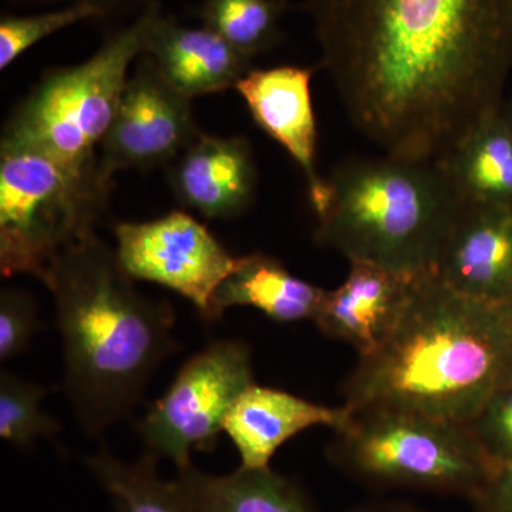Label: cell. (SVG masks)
Listing matches in <instances>:
<instances>
[{
  "label": "cell",
  "instance_id": "cell-17",
  "mask_svg": "<svg viewBox=\"0 0 512 512\" xmlns=\"http://www.w3.org/2000/svg\"><path fill=\"white\" fill-rule=\"evenodd\" d=\"M325 295V289L291 274L272 256H241L215 292L208 320L221 318L235 306H251L276 322L313 320Z\"/></svg>",
  "mask_w": 512,
  "mask_h": 512
},
{
  "label": "cell",
  "instance_id": "cell-24",
  "mask_svg": "<svg viewBox=\"0 0 512 512\" xmlns=\"http://www.w3.org/2000/svg\"><path fill=\"white\" fill-rule=\"evenodd\" d=\"M468 429L495 466L512 463V379L491 394Z\"/></svg>",
  "mask_w": 512,
  "mask_h": 512
},
{
  "label": "cell",
  "instance_id": "cell-20",
  "mask_svg": "<svg viewBox=\"0 0 512 512\" xmlns=\"http://www.w3.org/2000/svg\"><path fill=\"white\" fill-rule=\"evenodd\" d=\"M86 463L110 495L116 512H198L174 481L161 480L157 460L148 454L126 463L109 451H101Z\"/></svg>",
  "mask_w": 512,
  "mask_h": 512
},
{
  "label": "cell",
  "instance_id": "cell-9",
  "mask_svg": "<svg viewBox=\"0 0 512 512\" xmlns=\"http://www.w3.org/2000/svg\"><path fill=\"white\" fill-rule=\"evenodd\" d=\"M114 237L117 258L131 278L177 292L207 320L215 292L239 259L184 211L153 221L119 222Z\"/></svg>",
  "mask_w": 512,
  "mask_h": 512
},
{
  "label": "cell",
  "instance_id": "cell-7",
  "mask_svg": "<svg viewBox=\"0 0 512 512\" xmlns=\"http://www.w3.org/2000/svg\"><path fill=\"white\" fill-rule=\"evenodd\" d=\"M336 434V463L370 484L464 495L474 501L497 467L468 426L421 414L352 412Z\"/></svg>",
  "mask_w": 512,
  "mask_h": 512
},
{
  "label": "cell",
  "instance_id": "cell-13",
  "mask_svg": "<svg viewBox=\"0 0 512 512\" xmlns=\"http://www.w3.org/2000/svg\"><path fill=\"white\" fill-rule=\"evenodd\" d=\"M256 183L254 154L244 137L201 133L171 164L175 197L208 220L242 214L254 201Z\"/></svg>",
  "mask_w": 512,
  "mask_h": 512
},
{
  "label": "cell",
  "instance_id": "cell-29",
  "mask_svg": "<svg viewBox=\"0 0 512 512\" xmlns=\"http://www.w3.org/2000/svg\"><path fill=\"white\" fill-rule=\"evenodd\" d=\"M501 111H503V116L505 121H507V126L510 127L512 133V96L508 100H504L503 107H501Z\"/></svg>",
  "mask_w": 512,
  "mask_h": 512
},
{
  "label": "cell",
  "instance_id": "cell-28",
  "mask_svg": "<svg viewBox=\"0 0 512 512\" xmlns=\"http://www.w3.org/2000/svg\"><path fill=\"white\" fill-rule=\"evenodd\" d=\"M355 512H414L409 510V508L402 507V505H393V504H377V505H369V507L360 508Z\"/></svg>",
  "mask_w": 512,
  "mask_h": 512
},
{
  "label": "cell",
  "instance_id": "cell-11",
  "mask_svg": "<svg viewBox=\"0 0 512 512\" xmlns=\"http://www.w3.org/2000/svg\"><path fill=\"white\" fill-rule=\"evenodd\" d=\"M434 275L477 301H512V210L463 202L437 259Z\"/></svg>",
  "mask_w": 512,
  "mask_h": 512
},
{
  "label": "cell",
  "instance_id": "cell-1",
  "mask_svg": "<svg viewBox=\"0 0 512 512\" xmlns=\"http://www.w3.org/2000/svg\"><path fill=\"white\" fill-rule=\"evenodd\" d=\"M352 126L384 154L440 161L500 110L512 0H306Z\"/></svg>",
  "mask_w": 512,
  "mask_h": 512
},
{
  "label": "cell",
  "instance_id": "cell-25",
  "mask_svg": "<svg viewBox=\"0 0 512 512\" xmlns=\"http://www.w3.org/2000/svg\"><path fill=\"white\" fill-rule=\"evenodd\" d=\"M40 328L37 308L28 293L3 289L0 293V359H13L25 352Z\"/></svg>",
  "mask_w": 512,
  "mask_h": 512
},
{
  "label": "cell",
  "instance_id": "cell-10",
  "mask_svg": "<svg viewBox=\"0 0 512 512\" xmlns=\"http://www.w3.org/2000/svg\"><path fill=\"white\" fill-rule=\"evenodd\" d=\"M192 99L175 90L150 56L141 55L100 144L104 177L128 168L173 164L202 133Z\"/></svg>",
  "mask_w": 512,
  "mask_h": 512
},
{
  "label": "cell",
  "instance_id": "cell-3",
  "mask_svg": "<svg viewBox=\"0 0 512 512\" xmlns=\"http://www.w3.org/2000/svg\"><path fill=\"white\" fill-rule=\"evenodd\" d=\"M42 282L56 302L64 392L84 431L99 436L140 402L175 349L173 309L141 295L97 235L57 255Z\"/></svg>",
  "mask_w": 512,
  "mask_h": 512
},
{
  "label": "cell",
  "instance_id": "cell-12",
  "mask_svg": "<svg viewBox=\"0 0 512 512\" xmlns=\"http://www.w3.org/2000/svg\"><path fill=\"white\" fill-rule=\"evenodd\" d=\"M313 67L276 66L251 69L235 90L256 126L274 138L305 175L309 201L315 208L325 190L318 171V124L313 110Z\"/></svg>",
  "mask_w": 512,
  "mask_h": 512
},
{
  "label": "cell",
  "instance_id": "cell-31",
  "mask_svg": "<svg viewBox=\"0 0 512 512\" xmlns=\"http://www.w3.org/2000/svg\"><path fill=\"white\" fill-rule=\"evenodd\" d=\"M282 3H285V5H288V0H281Z\"/></svg>",
  "mask_w": 512,
  "mask_h": 512
},
{
  "label": "cell",
  "instance_id": "cell-6",
  "mask_svg": "<svg viewBox=\"0 0 512 512\" xmlns=\"http://www.w3.org/2000/svg\"><path fill=\"white\" fill-rule=\"evenodd\" d=\"M111 180L96 163L79 165L23 148H0V272L42 281L63 251L96 235Z\"/></svg>",
  "mask_w": 512,
  "mask_h": 512
},
{
  "label": "cell",
  "instance_id": "cell-4",
  "mask_svg": "<svg viewBox=\"0 0 512 512\" xmlns=\"http://www.w3.org/2000/svg\"><path fill=\"white\" fill-rule=\"evenodd\" d=\"M325 181L319 244L413 278L434 272L463 205L439 161L350 158Z\"/></svg>",
  "mask_w": 512,
  "mask_h": 512
},
{
  "label": "cell",
  "instance_id": "cell-27",
  "mask_svg": "<svg viewBox=\"0 0 512 512\" xmlns=\"http://www.w3.org/2000/svg\"><path fill=\"white\" fill-rule=\"evenodd\" d=\"M15 5H74V3H83V5H92L99 8L104 15H110L111 12L130 8V6L141 5L146 8L153 0H9Z\"/></svg>",
  "mask_w": 512,
  "mask_h": 512
},
{
  "label": "cell",
  "instance_id": "cell-26",
  "mask_svg": "<svg viewBox=\"0 0 512 512\" xmlns=\"http://www.w3.org/2000/svg\"><path fill=\"white\" fill-rule=\"evenodd\" d=\"M474 503L478 512H512V463L495 467Z\"/></svg>",
  "mask_w": 512,
  "mask_h": 512
},
{
  "label": "cell",
  "instance_id": "cell-2",
  "mask_svg": "<svg viewBox=\"0 0 512 512\" xmlns=\"http://www.w3.org/2000/svg\"><path fill=\"white\" fill-rule=\"evenodd\" d=\"M512 379L507 305L477 301L434 275L414 279L386 338L343 386L352 412L397 410L468 426Z\"/></svg>",
  "mask_w": 512,
  "mask_h": 512
},
{
  "label": "cell",
  "instance_id": "cell-18",
  "mask_svg": "<svg viewBox=\"0 0 512 512\" xmlns=\"http://www.w3.org/2000/svg\"><path fill=\"white\" fill-rule=\"evenodd\" d=\"M439 163L461 201L512 210V133L501 109L474 127Z\"/></svg>",
  "mask_w": 512,
  "mask_h": 512
},
{
  "label": "cell",
  "instance_id": "cell-16",
  "mask_svg": "<svg viewBox=\"0 0 512 512\" xmlns=\"http://www.w3.org/2000/svg\"><path fill=\"white\" fill-rule=\"evenodd\" d=\"M350 417L346 406H322L254 383L229 410L224 431L237 447L241 467L266 468L278 448L296 434L315 426L338 431Z\"/></svg>",
  "mask_w": 512,
  "mask_h": 512
},
{
  "label": "cell",
  "instance_id": "cell-15",
  "mask_svg": "<svg viewBox=\"0 0 512 512\" xmlns=\"http://www.w3.org/2000/svg\"><path fill=\"white\" fill-rule=\"evenodd\" d=\"M349 264L345 282L335 291H326L313 322L325 335L349 343L365 356L393 328L416 278L370 262Z\"/></svg>",
  "mask_w": 512,
  "mask_h": 512
},
{
  "label": "cell",
  "instance_id": "cell-21",
  "mask_svg": "<svg viewBox=\"0 0 512 512\" xmlns=\"http://www.w3.org/2000/svg\"><path fill=\"white\" fill-rule=\"evenodd\" d=\"M285 9L281 0H202L197 15L252 62L278 43Z\"/></svg>",
  "mask_w": 512,
  "mask_h": 512
},
{
  "label": "cell",
  "instance_id": "cell-30",
  "mask_svg": "<svg viewBox=\"0 0 512 512\" xmlns=\"http://www.w3.org/2000/svg\"><path fill=\"white\" fill-rule=\"evenodd\" d=\"M505 305H507L508 312H510L511 322H512V301L510 303H505Z\"/></svg>",
  "mask_w": 512,
  "mask_h": 512
},
{
  "label": "cell",
  "instance_id": "cell-22",
  "mask_svg": "<svg viewBox=\"0 0 512 512\" xmlns=\"http://www.w3.org/2000/svg\"><path fill=\"white\" fill-rule=\"evenodd\" d=\"M46 389L9 372L0 376V437L16 447H29L57 433L59 424L43 412Z\"/></svg>",
  "mask_w": 512,
  "mask_h": 512
},
{
  "label": "cell",
  "instance_id": "cell-23",
  "mask_svg": "<svg viewBox=\"0 0 512 512\" xmlns=\"http://www.w3.org/2000/svg\"><path fill=\"white\" fill-rule=\"evenodd\" d=\"M106 18L96 6L74 3L62 8L46 10L35 15H10L0 18V70L8 69L30 47L57 32L86 22Z\"/></svg>",
  "mask_w": 512,
  "mask_h": 512
},
{
  "label": "cell",
  "instance_id": "cell-5",
  "mask_svg": "<svg viewBox=\"0 0 512 512\" xmlns=\"http://www.w3.org/2000/svg\"><path fill=\"white\" fill-rule=\"evenodd\" d=\"M156 0L104 40L89 59L49 70L3 126L0 148H23L66 163H96L130 76L144 53Z\"/></svg>",
  "mask_w": 512,
  "mask_h": 512
},
{
  "label": "cell",
  "instance_id": "cell-8",
  "mask_svg": "<svg viewBox=\"0 0 512 512\" xmlns=\"http://www.w3.org/2000/svg\"><path fill=\"white\" fill-rule=\"evenodd\" d=\"M254 384L251 352L239 340H218L191 357L160 400L137 424L148 456L191 464L194 451H210L225 417Z\"/></svg>",
  "mask_w": 512,
  "mask_h": 512
},
{
  "label": "cell",
  "instance_id": "cell-19",
  "mask_svg": "<svg viewBox=\"0 0 512 512\" xmlns=\"http://www.w3.org/2000/svg\"><path fill=\"white\" fill-rule=\"evenodd\" d=\"M174 483L198 512H313L301 488L269 467L217 476L191 463Z\"/></svg>",
  "mask_w": 512,
  "mask_h": 512
},
{
  "label": "cell",
  "instance_id": "cell-14",
  "mask_svg": "<svg viewBox=\"0 0 512 512\" xmlns=\"http://www.w3.org/2000/svg\"><path fill=\"white\" fill-rule=\"evenodd\" d=\"M144 55L158 72L184 96H208L237 86L252 69L251 60L217 33L201 26L190 28L154 10L144 36Z\"/></svg>",
  "mask_w": 512,
  "mask_h": 512
}]
</instances>
